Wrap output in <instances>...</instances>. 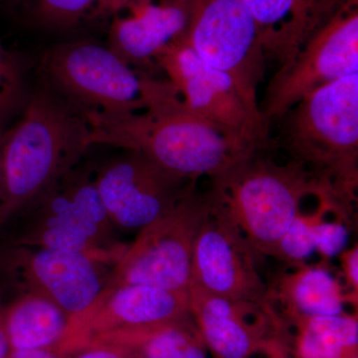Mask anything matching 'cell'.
<instances>
[{"instance_id": "1", "label": "cell", "mask_w": 358, "mask_h": 358, "mask_svg": "<svg viewBox=\"0 0 358 358\" xmlns=\"http://www.w3.org/2000/svg\"><path fill=\"white\" fill-rule=\"evenodd\" d=\"M86 115L44 84L2 143L0 235L30 202L79 166L92 147Z\"/></svg>"}, {"instance_id": "2", "label": "cell", "mask_w": 358, "mask_h": 358, "mask_svg": "<svg viewBox=\"0 0 358 358\" xmlns=\"http://www.w3.org/2000/svg\"><path fill=\"white\" fill-rule=\"evenodd\" d=\"M85 115L91 124L92 145L143 152L164 169L194 180L214 178L262 150L228 136L188 109L179 96L133 114Z\"/></svg>"}, {"instance_id": "3", "label": "cell", "mask_w": 358, "mask_h": 358, "mask_svg": "<svg viewBox=\"0 0 358 358\" xmlns=\"http://www.w3.org/2000/svg\"><path fill=\"white\" fill-rule=\"evenodd\" d=\"M280 121V143L345 215L357 201L358 73L303 96Z\"/></svg>"}, {"instance_id": "4", "label": "cell", "mask_w": 358, "mask_h": 358, "mask_svg": "<svg viewBox=\"0 0 358 358\" xmlns=\"http://www.w3.org/2000/svg\"><path fill=\"white\" fill-rule=\"evenodd\" d=\"M261 152L209 178L207 192L259 256L274 258L280 239L301 212V201L331 196L296 160L275 164Z\"/></svg>"}, {"instance_id": "5", "label": "cell", "mask_w": 358, "mask_h": 358, "mask_svg": "<svg viewBox=\"0 0 358 358\" xmlns=\"http://www.w3.org/2000/svg\"><path fill=\"white\" fill-rule=\"evenodd\" d=\"M117 232L93 167L79 164L23 208L0 243L82 253L113 268L129 246Z\"/></svg>"}, {"instance_id": "6", "label": "cell", "mask_w": 358, "mask_h": 358, "mask_svg": "<svg viewBox=\"0 0 358 358\" xmlns=\"http://www.w3.org/2000/svg\"><path fill=\"white\" fill-rule=\"evenodd\" d=\"M40 72L45 85L84 113L133 114L179 96L169 80L131 67L93 42L51 47L42 56Z\"/></svg>"}, {"instance_id": "7", "label": "cell", "mask_w": 358, "mask_h": 358, "mask_svg": "<svg viewBox=\"0 0 358 358\" xmlns=\"http://www.w3.org/2000/svg\"><path fill=\"white\" fill-rule=\"evenodd\" d=\"M210 211L208 192L195 190L173 210L138 231L110 270L106 287L188 291L195 240Z\"/></svg>"}, {"instance_id": "8", "label": "cell", "mask_w": 358, "mask_h": 358, "mask_svg": "<svg viewBox=\"0 0 358 358\" xmlns=\"http://www.w3.org/2000/svg\"><path fill=\"white\" fill-rule=\"evenodd\" d=\"M110 270L82 253L0 243V298L34 294L71 317L95 300L107 285Z\"/></svg>"}, {"instance_id": "9", "label": "cell", "mask_w": 358, "mask_h": 358, "mask_svg": "<svg viewBox=\"0 0 358 358\" xmlns=\"http://www.w3.org/2000/svg\"><path fill=\"white\" fill-rule=\"evenodd\" d=\"M185 41L202 61L232 78L246 100L259 108L257 91L267 58L258 29L242 0H187Z\"/></svg>"}, {"instance_id": "10", "label": "cell", "mask_w": 358, "mask_h": 358, "mask_svg": "<svg viewBox=\"0 0 358 358\" xmlns=\"http://www.w3.org/2000/svg\"><path fill=\"white\" fill-rule=\"evenodd\" d=\"M190 110L228 136L260 150L267 147L268 127L259 108L246 100L232 78L206 64L178 40L155 60Z\"/></svg>"}, {"instance_id": "11", "label": "cell", "mask_w": 358, "mask_h": 358, "mask_svg": "<svg viewBox=\"0 0 358 358\" xmlns=\"http://www.w3.org/2000/svg\"><path fill=\"white\" fill-rule=\"evenodd\" d=\"M358 73V0H348L288 64L271 79L261 114L268 127L303 96Z\"/></svg>"}, {"instance_id": "12", "label": "cell", "mask_w": 358, "mask_h": 358, "mask_svg": "<svg viewBox=\"0 0 358 358\" xmlns=\"http://www.w3.org/2000/svg\"><path fill=\"white\" fill-rule=\"evenodd\" d=\"M124 154L95 171V182L115 229L138 233L196 190L197 180L174 173L143 152Z\"/></svg>"}, {"instance_id": "13", "label": "cell", "mask_w": 358, "mask_h": 358, "mask_svg": "<svg viewBox=\"0 0 358 358\" xmlns=\"http://www.w3.org/2000/svg\"><path fill=\"white\" fill-rule=\"evenodd\" d=\"M258 257L237 226L211 202L210 213L195 240L190 286L228 300L254 303L281 319L257 268Z\"/></svg>"}, {"instance_id": "14", "label": "cell", "mask_w": 358, "mask_h": 358, "mask_svg": "<svg viewBox=\"0 0 358 358\" xmlns=\"http://www.w3.org/2000/svg\"><path fill=\"white\" fill-rule=\"evenodd\" d=\"M190 315L188 291L147 286L105 287L82 312L71 315L56 355L69 358L101 336L173 322Z\"/></svg>"}, {"instance_id": "15", "label": "cell", "mask_w": 358, "mask_h": 358, "mask_svg": "<svg viewBox=\"0 0 358 358\" xmlns=\"http://www.w3.org/2000/svg\"><path fill=\"white\" fill-rule=\"evenodd\" d=\"M189 310L207 350L215 358H251L263 352L284 322L247 301H232L199 288L188 289Z\"/></svg>"}, {"instance_id": "16", "label": "cell", "mask_w": 358, "mask_h": 358, "mask_svg": "<svg viewBox=\"0 0 358 358\" xmlns=\"http://www.w3.org/2000/svg\"><path fill=\"white\" fill-rule=\"evenodd\" d=\"M188 23L187 0H129L112 17L107 47L127 64L152 74L160 52L185 38Z\"/></svg>"}, {"instance_id": "17", "label": "cell", "mask_w": 358, "mask_h": 358, "mask_svg": "<svg viewBox=\"0 0 358 358\" xmlns=\"http://www.w3.org/2000/svg\"><path fill=\"white\" fill-rule=\"evenodd\" d=\"M255 21L266 58L279 68L336 15L348 0H242Z\"/></svg>"}, {"instance_id": "18", "label": "cell", "mask_w": 358, "mask_h": 358, "mask_svg": "<svg viewBox=\"0 0 358 358\" xmlns=\"http://www.w3.org/2000/svg\"><path fill=\"white\" fill-rule=\"evenodd\" d=\"M268 288L273 307H280L291 324L308 317L339 315L345 313V303H350L348 294L322 262L294 265L289 272L278 275Z\"/></svg>"}, {"instance_id": "19", "label": "cell", "mask_w": 358, "mask_h": 358, "mask_svg": "<svg viewBox=\"0 0 358 358\" xmlns=\"http://www.w3.org/2000/svg\"><path fill=\"white\" fill-rule=\"evenodd\" d=\"M93 345L108 346L124 358H207L208 352L192 315L155 326L115 331L85 348Z\"/></svg>"}, {"instance_id": "20", "label": "cell", "mask_w": 358, "mask_h": 358, "mask_svg": "<svg viewBox=\"0 0 358 358\" xmlns=\"http://www.w3.org/2000/svg\"><path fill=\"white\" fill-rule=\"evenodd\" d=\"M4 324L10 350L55 352L64 338L70 315L52 301L20 294L3 303Z\"/></svg>"}, {"instance_id": "21", "label": "cell", "mask_w": 358, "mask_h": 358, "mask_svg": "<svg viewBox=\"0 0 358 358\" xmlns=\"http://www.w3.org/2000/svg\"><path fill=\"white\" fill-rule=\"evenodd\" d=\"M129 0H0L18 23L40 29H75L110 17Z\"/></svg>"}, {"instance_id": "22", "label": "cell", "mask_w": 358, "mask_h": 358, "mask_svg": "<svg viewBox=\"0 0 358 358\" xmlns=\"http://www.w3.org/2000/svg\"><path fill=\"white\" fill-rule=\"evenodd\" d=\"M292 324L296 331V358H358L357 312L308 317Z\"/></svg>"}, {"instance_id": "23", "label": "cell", "mask_w": 358, "mask_h": 358, "mask_svg": "<svg viewBox=\"0 0 358 358\" xmlns=\"http://www.w3.org/2000/svg\"><path fill=\"white\" fill-rule=\"evenodd\" d=\"M27 63L18 52L0 42V134L22 114L31 93L28 89Z\"/></svg>"}, {"instance_id": "24", "label": "cell", "mask_w": 358, "mask_h": 358, "mask_svg": "<svg viewBox=\"0 0 358 358\" xmlns=\"http://www.w3.org/2000/svg\"><path fill=\"white\" fill-rule=\"evenodd\" d=\"M317 200L319 203L312 213L301 214L299 212L294 217L280 239L274 258L294 265L305 263L315 252L313 239V224L324 214H334L336 218L350 222V218L333 200L327 197H320Z\"/></svg>"}, {"instance_id": "25", "label": "cell", "mask_w": 358, "mask_h": 358, "mask_svg": "<svg viewBox=\"0 0 358 358\" xmlns=\"http://www.w3.org/2000/svg\"><path fill=\"white\" fill-rule=\"evenodd\" d=\"M326 217L327 214H324L313 224V239L315 252L329 261L345 251L350 231L348 223L341 219L327 221Z\"/></svg>"}, {"instance_id": "26", "label": "cell", "mask_w": 358, "mask_h": 358, "mask_svg": "<svg viewBox=\"0 0 358 358\" xmlns=\"http://www.w3.org/2000/svg\"><path fill=\"white\" fill-rule=\"evenodd\" d=\"M341 270L348 288L350 303L357 308L358 296V247L345 250L341 254Z\"/></svg>"}, {"instance_id": "27", "label": "cell", "mask_w": 358, "mask_h": 358, "mask_svg": "<svg viewBox=\"0 0 358 358\" xmlns=\"http://www.w3.org/2000/svg\"><path fill=\"white\" fill-rule=\"evenodd\" d=\"M69 358H124L113 348L103 345H93L78 350Z\"/></svg>"}, {"instance_id": "28", "label": "cell", "mask_w": 358, "mask_h": 358, "mask_svg": "<svg viewBox=\"0 0 358 358\" xmlns=\"http://www.w3.org/2000/svg\"><path fill=\"white\" fill-rule=\"evenodd\" d=\"M262 353L267 358H289L288 350L284 341V336L279 334L271 339L266 345Z\"/></svg>"}, {"instance_id": "29", "label": "cell", "mask_w": 358, "mask_h": 358, "mask_svg": "<svg viewBox=\"0 0 358 358\" xmlns=\"http://www.w3.org/2000/svg\"><path fill=\"white\" fill-rule=\"evenodd\" d=\"M6 358H65L50 350H10Z\"/></svg>"}, {"instance_id": "30", "label": "cell", "mask_w": 358, "mask_h": 358, "mask_svg": "<svg viewBox=\"0 0 358 358\" xmlns=\"http://www.w3.org/2000/svg\"><path fill=\"white\" fill-rule=\"evenodd\" d=\"M3 308V301L0 299V358H6L9 352H10L6 331V324H4Z\"/></svg>"}, {"instance_id": "31", "label": "cell", "mask_w": 358, "mask_h": 358, "mask_svg": "<svg viewBox=\"0 0 358 358\" xmlns=\"http://www.w3.org/2000/svg\"><path fill=\"white\" fill-rule=\"evenodd\" d=\"M4 134H0V194H1L2 183V143H3Z\"/></svg>"}]
</instances>
